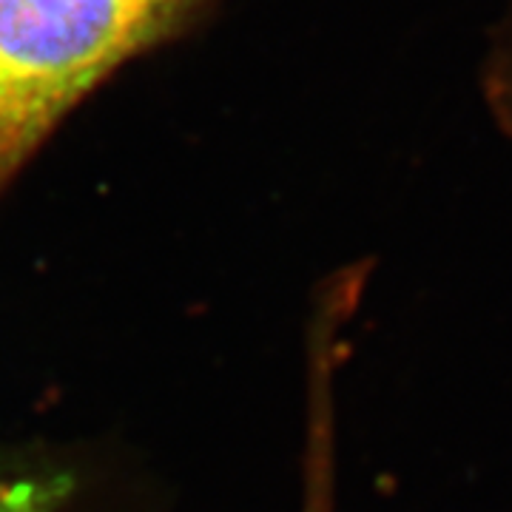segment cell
Listing matches in <instances>:
<instances>
[{
  "mask_svg": "<svg viewBox=\"0 0 512 512\" xmlns=\"http://www.w3.org/2000/svg\"><path fill=\"white\" fill-rule=\"evenodd\" d=\"M200 0H0V188L126 60Z\"/></svg>",
  "mask_w": 512,
  "mask_h": 512,
  "instance_id": "6da1fadb",
  "label": "cell"
},
{
  "mask_svg": "<svg viewBox=\"0 0 512 512\" xmlns=\"http://www.w3.org/2000/svg\"><path fill=\"white\" fill-rule=\"evenodd\" d=\"M66 498L63 478L0 473V512H60Z\"/></svg>",
  "mask_w": 512,
  "mask_h": 512,
  "instance_id": "7a4b0ae2",
  "label": "cell"
},
{
  "mask_svg": "<svg viewBox=\"0 0 512 512\" xmlns=\"http://www.w3.org/2000/svg\"><path fill=\"white\" fill-rule=\"evenodd\" d=\"M484 97L495 114L498 126L512 131V6L495 35L493 52L487 57L484 69Z\"/></svg>",
  "mask_w": 512,
  "mask_h": 512,
  "instance_id": "3957f363",
  "label": "cell"
}]
</instances>
